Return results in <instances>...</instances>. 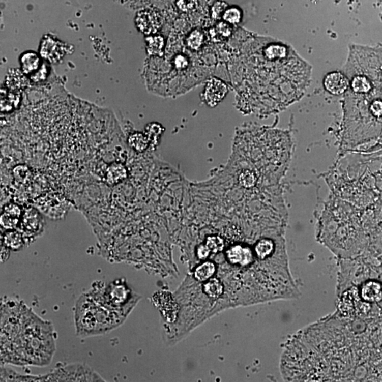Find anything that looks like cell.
Returning a JSON list of instances; mask_svg holds the SVG:
<instances>
[{"label": "cell", "instance_id": "2e32d148", "mask_svg": "<svg viewBox=\"0 0 382 382\" xmlns=\"http://www.w3.org/2000/svg\"><path fill=\"white\" fill-rule=\"evenodd\" d=\"M186 45L193 50H198L204 42V35L200 31L195 30L190 33L186 40Z\"/></svg>", "mask_w": 382, "mask_h": 382}, {"label": "cell", "instance_id": "6da1fadb", "mask_svg": "<svg viewBox=\"0 0 382 382\" xmlns=\"http://www.w3.org/2000/svg\"><path fill=\"white\" fill-rule=\"evenodd\" d=\"M287 223L281 195L227 184L195 192L183 213L179 246L190 266L206 262L213 268V279L199 291L236 307L298 299Z\"/></svg>", "mask_w": 382, "mask_h": 382}, {"label": "cell", "instance_id": "9a60e30c", "mask_svg": "<svg viewBox=\"0 0 382 382\" xmlns=\"http://www.w3.org/2000/svg\"><path fill=\"white\" fill-rule=\"evenodd\" d=\"M242 11L237 7H228L222 16L224 21L230 25L238 24L242 21Z\"/></svg>", "mask_w": 382, "mask_h": 382}, {"label": "cell", "instance_id": "4fadbf2b", "mask_svg": "<svg viewBox=\"0 0 382 382\" xmlns=\"http://www.w3.org/2000/svg\"><path fill=\"white\" fill-rule=\"evenodd\" d=\"M165 43L162 36L151 35L146 39V50L151 55H162Z\"/></svg>", "mask_w": 382, "mask_h": 382}, {"label": "cell", "instance_id": "8fae6325", "mask_svg": "<svg viewBox=\"0 0 382 382\" xmlns=\"http://www.w3.org/2000/svg\"><path fill=\"white\" fill-rule=\"evenodd\" d=\"M128 144L137 153H144L152 146L148 135L142 133H135L130 135L128 139Z\"/></svg>", "mask_w": 382, "mask_h": 382}, {"label": "cell", "instance_id": "9c48e42d", "mask_svg": "<svg viewBox=\"0 0 382 382\" xmlns=\"http://www.w3.org/2000/svg\"><path fill=\"white\" fill-rule=\"evenodd\" d=\"M228 92L229 90L224 81L217 78H212L205 85L202 100L208 106L215 107L223 100Z\"/></svg>", "mask_w": 382, "mask_h": 382}, {"label": "cell", "instance_id": "d6986e66", "mask_svg": "<svg viewBox=\"0 0 382 382\" xmlns=\"http://www.w3.org/2000/svg\"><path fill=\"white\" fill-rule=\"evenodd\" d=\"M196 0H179L178 6L184 11L191 10L195 5Z\"/></svg>", "mask_w": 382, "mask_h": 382}, {"label": "cell", "instance_id": "7a4b0ae2", "mask_svg": "<svg viewBox=\"0 0 382 382\" xmlns=\"http://www.w3.org/2000/svg\"><path fill=\"white\" fill-rule=\"evenodd\" d=\"M249 48L246 90L240 104L242 111L272 115L304 97L311 84L312 67L292 47L254 36Z\"/></svg>", "mask_w": 382, "mask_h": 382}, {"label": "cell", "instance_id": "8992f818", "mask_svg": "<svg viewBox=\"0 0 382 382\" xmlns=\"http://www.w3.org/2000/svg\"><path fill=\"white\" fill-rule=\"evenodd\" d=\"M45 376V381H104L97 372L84 364L76 363L57 367Z\"/></svg>", "mask_w": 382, "mask_h": 382}, {"label": "cell", "instance_id": "5b68a950", "mask_svg": "<svg viewBox=\"0 0 382 382\" xmlns=\"http://www.w3.org/2000/svg\"><path fill=\"white\" fill-rule=\"evenodd\" d=\"M88 295L99 305L126 317L135 307L134 302H128L130 299L134 298L129 289L126 285L116 282H112L104 288L95 289Z\"/></svg>", "mask_w": 382, "mask_h": 382}, {"label": "cell", "instance_id": "277c9868", "mask_svg": "<svg viewBox=\"0 0 382 382\" xmlns=\"http://www.w3.org/2000/svg\"><path fill=\"white\" fill-rule=\"evenodd\" d=\"M126 318L99 305L88 294L81 295L76 302V331L83 338L106 334L119 327Z\"/></svg>", "mask_w": 382, "mask_h": 382}, {"label": "cell", "instance_id": "52a82bcc", "mask_svg": "<svg viewBox=\"0 0 382 382\" xmlns=\"http://www.w3.org/2000/svg\"><path fill=\"white\" fill-rule=\"evenodd\" d=\"M135 24L139 32L143 34L155 35L162 27V16L155 9H144L137 12Z\"/></svg>", "mask_w": 382, "mask_h": 382}, {"label": "cell", "instance_id": "5bb4252c", "mask_svg": "<svg viewBox=\"0 0 382 382\" xmlns=\"http://www.w3.org/2000/svg\"><path fill=\"white\" fill-rule=\"evenodd\" d=\"M3 242L5 246L10 250H19L23 245L21 233L14 230H8V231L5 233Z\"/></svg>", "mask_w": 382, "mask_h": 382}, {"label": "cell", "instance_id": "7c38bea8", "mask_svg": "<svg viewBox=\"0 0 382 382\" xmlns=\"http://www.w3.org/2000/svg\"><path fill=\"white\" fill-rule=\"evenodd\" d=\"M1 381H42L41 376L21 375L12 369H1Z\"/></svg>", "mask_w": 382, "mask_h": 382}, {"label": "cell", "instance_id": "ac0fdd59", "mask_svg": "<svg viewBox=\"0 0 382 382\" xmlns=\"http://www.w3.org/2000/svg\"><path fill=\"white\" fill-rule=\"evenodd\" d=\"M228 8L227 3L222 1H217L213 5L211 10V14L213 19H220L222 17L224 12Z\"/></svg>", "mask_w": 382, "mask_h": 382}, {"label": "cell", "instance_id": "e0dca14e", "mask_svg": "<svg viewBox=\"0 0 382 382\" xmlns=\"http://www.w3.org/2000/svg\"><path fill=\"white\" fill-rule=\"evenodd\" d=\"M231 25L229 24L225 21L220 22L213 28V36L218 37L219 39H224L226 38L229 37L232 33V28L230 26Z\"/></svg>", "mask_w": 382, "mask_h": 382}, {"label": "cell", "instance_id": "30bf717a", "mask_svg": "<svg viewBox=\"0 0 382 382\" xmlns=\"http://www.w3.org/2000/svg\"><path fill=\"white\" fill-rule=\"evenodd\" d=\"M323 84L329 94L343 95L348 90L349 80L343 72H331L324 77Z\"/></svg>", "mask_w": 382, "mask_h": 382}, {"label": "cell", "instance_id": "ba28073f", "mask_svg": "<svg viewBox=\"0 0 382 382\" xmlns=\"http://www.w3.org/2000/svg\"><path fill=\"white\" fill-rule=\"evenodd\" d=\"M356 289L357 295L346 290L338 291H345L357 295V298L360 299L363 303L375 304L382 301V284L378 280H366L360 284Z\"/></svg>", "mask_w": 382, "mask_h": 382}, {"label": "cell", "instance_id": "3957f363", "mask_svg": "<svg viewBox=\"0 0 382 382\" xmlns=\"http://www.w3.org/2000/svg\"><path fill=\"white\" fill-rule=\"evenodd\" d=\"M360 208L331 193L318 217L316 236L338 259L354 258L360 251Z\"/></svg>", "mask_w": 382, "mask_h": 382}]
</instances>
